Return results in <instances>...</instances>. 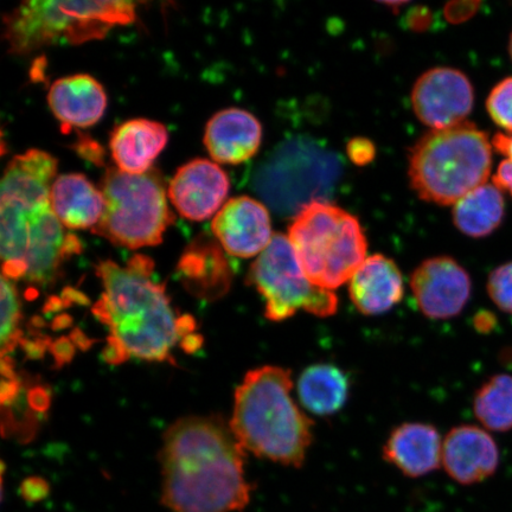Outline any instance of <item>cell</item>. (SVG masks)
I'll list each match as a JSON object with an SVG mask.
<instances>
[{"instance_id":"30bf717a","label":"cell","mask_w":512,"mask_h":512,"mask_svg":"<svg viewBox=\"0 0 512 512\" xmlns=\"http://www.w3.org/2000/svg\"><path fill=\"white\" fill-rule=\"evenodd\" d=\"M411 288L419 309L430 319L460 315L471 298L470 274L450 256L427 259L412 273Z\"/></svg>"},{"instance_id":"3957f363","label":"cell","mask_w":512,"mask_h":512,"mask_svg":"<svg viewBox=\"0 0 512 512\" xmlns=\"http://www.w3.org/2000/svg\"><path fill=\"white\" fill-rule=\"evenodd\" d=\"M291 370L265 366L249 371L235 392L230 430L245 450L285 466H303L313 421L292 396Z\"/></svg>"},{"instance_id":"9a60e30c","label":"cell","mask_w":512,"mask_h":512,"mask_svg":"<svg viewBox=\"0 0 512 512\" xmlns=\"http://www.w3.org/2000/svg\"><path fill=\"white\" fill-rule=\"evenodd\" d=\"M443 444L437 428L424 422H406L390 432L383 458L403 475L419 478L443 465Z\"/></svg>"},{"instance_id":"ffe728a7","label":"cell","mask_w":512,"mask_h":512,"mask_svg":"<svg viewBox=\"0 0 512 512\" xmlns=\"http://www.w3.org/2000/svg\"><path fill=\"white\" fill-rule=\"evenodd\" d=\"M57 160L48 152L29 150L10 160L0 185V201L38 206L49 201Z\"/></svg>"},{"instance_id":"d4e9b609","label":"cell","mask_w":512,"mask_h":512,"mask_svg":"<svg viewBox=\"0 0 512 512\" xmlns=\"http://www.w3.org/2000/svg\"><path fill=\"white\" fill-rule=\"evenodd\" d=\"M19 322H21V304H19L17 288L10 279L3 277L2 329H0L3 357L14 350L21 341L22 332L19 330Z\"/></svg>"},{"instance_id":"2e32d148","label":"cell","mask_w":512,"mask_h":512,"mask_svg":"<svg viewBox=\"0 0 512 512\" xmlns=\"http://www.w3.org/2000/svg\"><path fill=\"white\" fill-rule=\"evenodd\" d=\"M349 296L364 316H380L394 309L405 296L400 268L382 254L369 256L352 275Z\"/></svg>"},{"instance_id":"4dcf8cb0","label":"cell","mask_w":512,"mask_h":512,"mask_svg":"<svg viewBox=\"0 0 512 512\" xmlns=\"http://www.w3.org/2000/svg\"><path fill=\"white\" fill-rule=\"evenodd\" d=\"M497 323L496 316L490 311H479L473 319V325L480 334H490L495 330Z\"/></svg>"},{"instance_id":"6da1fadb","label":"cell","mask_w":512,"mask_h":512,"mask_svg":"<svg viewBox=\"0 0 512 512\" xmlns=\"http://www.w3.org/2000/svg\"><path fill=\"white\" fill-rule=\"evenodd\" d=\"M246 450L220 418L178 420L164 434L162 502L170 512H238L251 501Z\"/></svg>"},{"instance_id":"1f68e13d","label":"cell","mask_w":512,"mask_h":512,"mask_svg":"<svg viewBox=\"0 0 512 512\" xmlns=\"http://www.w3.org/2000/svg\"><path fill=\"white\" fill-rule=\"evenodd\" d=\"M23 495L28 499H41L47 495V483L38 478H30L23 484Z\"/></svg>"},{"instance_id":"7402d4cb","label":"cell","mask_w":512,"mask_h":512,"mask_svg":"<svg viewBox=\"0 0 512 512\" xmlns=\"http://www.w3.org/2000/svg\"><path fill=\"white\" fill-rule=\"evenodd\" d=\"M298 398L307 412L330 416L349 399L350 380L345 371L330 363L312 364L299 376Z\"/></svg>"},{"instance_id":"d6a6232c","label":"cell","mask_w":512,"mask_h":512,"mask_svg":"<svg viewBox=\"0 0 512 512\" xmlns=\"http://www.w3.org/2000/svg\"><path fill=\"white\" fill-rule=\"evenodd\" d=\"M53 354L57 362L66 363L72 360L74 348L67 338H61L60 341L54 344Z\"/></svg>"},{"instance_id":"7c38bea8","label":"cell","mask_w":512,"mask_h":512,"mask_svg":"<svg viewBox=\"0 0 512 512\" xmlns=\"http://www.w3.org/2000/svg\"><path fill=\"white\" fill-rule=\"evenodd\" d=\"M211 229L227 253L242 259L260 255L274 235L267 208L248 196L235 197L224 204Z\"/></svg>"},{"instance_id":"e575fe53","label":"cell","mask_w":512,"mask_h":512,"mask_svg":"<svg viewBox=\"0 0 512 512\" xmlns=\"http://www.w3.org/2000/svg\"><path fill=\"white\" fill-rule=\"evenodd\" d=\"M31 405L38 411H43L48 406V394L44 389H36L31 393Z\"/></svg>"},{"instance_id":"83f0119b","label":"cell","mask_w":512,"mask_h":512,"mask_svg":"<svg viewBox=\"0 0 512 512\" xmlns=\"http://www.w3.org/2000/svg\"><path fill=\"white\" fill-rule=\"evenodd\" d=\"M492 146L504 157L498 165L494 184L498 189L509 192L512 197V133H498L492 139Z\"/></svg>"},{"instance_id":"4316f807","label":"cell","mask_w":512,"mask_h":512,"mask_svg":"<svg viewBox=\"0 0 512 512\" xmlns=\"http://www.w3.org/2000/svg\"><path fill=\"white\" fill-rule=\"evenodd\" d=\"M486 290L492 303L512 316V261L505 262L490 273Z\"/></svg>"},{"instance_id":"ba28073f","label":"cell","mask_w":512,"mask_h":512,"mask_svg":"<svg viewBox=\"0 0 512 512\" xmlns=\"http://www.w3.org/2000/svg\"><path fill=\"white\" fill-rule=\"evenodd\" d=\"M248 281L264 297L265 315L272 322H284L299 311L326 318L338 310L334 291L311 283L284 234L273 235L249 271Z\"/></svg>"},{"instance_id":"484cf974","label":"cell","mask_w":512,"mask_h":512,"mask_svg":"<svg viewBox=\"0 0 512 512\" xmlns=\"http://www.w3.org/2000/svg\"><path fill=\"white\" fill-rule=\"evenodd\" d=\"M486 110L497 126L512 133V76L492 88L486 100Z\"/></svg>"},{"instance_id":"4fadbf2b","label":"cell","mask_w":512,"mask_h":512,"mask_svg":"<svg viewBox=\"0 0 512 512\" xmlns=\"http://www.w3.org/2000/svg\"><path fill=\"white\" fill-rule=\"evenodd\" d=\"M229 185V178L219 165L198 158L178 169L171 179L169 197L184 219L204 221L222 207Z\"/></svg>"},{"instance_id":"9c48e42d","label":"cell","mask_w":512,"mask_h":512,"mask_svg":"<svg viewBox=\"0 0 512 512\" xmlns=\"http://www.w3.org/2000/svg\"><path fill=\"white\" fill-rule=\"evenodd\" d=\"M473 102L475 92L471 81L460 70L450 67L427 70L412 91L416 117L433 130L465 123Z\"/></svg>"},{"instance_id":"d590c367","label":"cell","mask_w":512,"mask_h":512,"mask_svg":"<svg viewBox=\"0 0 512 512\" xmlns=\"http://www.w3.org/2000/svg\"><path fill=\"white\" fill-rule=\"evenodd\" d=\"M509 53H510V56L512 59V32H511L510 41H509Z\"/></svg>"},{"instance_id":"44dd1931","label":"cell","mask_w":512,"mask_h":512,"mask_svg":"<svg viewBox=\"0 0 512 512\" xmlns=\"http://www.w3.org/2000/svg\"><path fill=\"white\" fill-rule=\"evenodd\" d=\"M49 201L64 228L94 229L104 215V194L81 174L56 177L51 185Z\"/></svg>"},{"instance_id":"836d02e7","label":"cell","mask_w":512,"mask_h":512,"mask_svg":"<svg viewBox=\"0 0 512 512\" xmlns=\"http://www.w3.org/2000/svg\"><path fill=\"white\" fill-rule=\"evenodd\" d=\"M81 143L79 152L82 153L87 159L93 160L94 163L98 164L101 162L102 151H98V145L94 142H79Z\"/></svg>"},{"instance_id":"cb8c5ba5","label":"cell","mask_w":512,"mask_h":512,"mask_svg":"<svg viewBox=\"0 0 512 512\" xmlns=\"http://www.w3.org/2000/svg\"><path fill=\"white\" fill-rule=\"evenodd\" d=\"M473 413L486 431H512V376L497 374L486 380L473 399Z\"/></svg>"},{"instance_id":"d6986e66","label":"cell","mask_w":512,"mask_h":512,"mask_svg":"<svg viewBox=\"0 0 512 512\" xmlns=\"http://www.w3.org/2000/svg\"><path fill=\"white\" fill-rule=\"evenodd\" d=\"M163 124L149 119H132L114 128L110 140L112 158L126 174L143 175L168 144Z\"/></svg>"},{"instance_id":"8fae6325","label":"cell","mask_w":512,"mask_h":512,"mask_svg":"<svg viewBox=\"0 0 512 512\" xmlns=\"http://www.w3.org/2000/svg\"><path fill=\"white\" fill-rule=\"evenodd\" d=\"M82 245L75 235L67 233L57 219L50 201L28 211L27 251L24 262L28 272L25 279L32 284H53L60 274L63 261L81 252Z\"/></svg>"},{"instance_id":"f1b7e54d","label":"cell","mask_w":512,"mask_h":512,"mask_svg":"<svg viewBox=\"0 0 512 512\" xmlns=\"http://www.w3.org/2000/svg\"><path fill=\"white\" fill-rule=\"evenodd\" d=\"M349 157L357 165H366L375 157V146L368 139L355 138L348 145Z\"/></svg>"},{"instance_id":"277c9868","label":"cell","mask_w":512,"mask_h":512,"mask_svg":"<svg viewBox=\"0 0 512 512\" xmlns=\"http://www.w3.org/2000/svg\"><path fill=\"white\" fill-rule=\"evenodd\" d=\"M492 143L476 125L462 123L432 130L409 153V179L422 200L450 206L486 184Z\"/></svg>"},{"instance_id":"5bb4252c","label":"cell","mask_w":512,"mask_h":512,"mask_svg":"<svg viewBox=\"0 0 512 512\" xmlns=\"http://www.w3.org/2000/svg\"><path fill=\"white\" fill-rule=\"evenodd\" d=\"M443 466L454 482L473 485L494 476L499 450L484 428L462 425L452 428L443 444Z\"/></svg>"},{"instance_id":"7a4b0ae2","label":"cell","mask_w":512,"mask_h":512,"mask_svg":"<svg viewBox=\"0 0 512 512\" xmlns=\"http://www.w3.org/2000/svg\"><path fill=\"white\" fill-rule=\"evenodd\" d=\"M153 262L134 256L125 268L102 261L96 273L105 287L94 315L110 326L112 337L128 355L145 361H172L170 351L179 337V319L164 286L153 283Z\"/></svg>"},{"instance_id":"5b68a950","label":"cell","mask_w":512,"mask_h":512,"mask_svg":"<svg viewBox=\"0 0 512 512\" xmlns=\"http://www.w3.org/2000/svg\"><path fill=\"white\" fill-rule=\"evenodd\" d=\"M136 18V3L51 2L34 0L19 4L4 17V40L11 54L27 55L54 44H81L100 40L115 25Z\"/></svg>"},{"instance_id":"8992f818","label":"cell","mask_w":512,"mask_h":512,"mask_svg":"<svg viewBox=\"0 0 512 512\" xmlns=\"http://www.w3.org/2000/svg\"><path fill=\"white\" fill-rule=\"evenodd\" d=\"M288 239L306 277L324 290L349 283L367 259L360 221L329 202L305 204L288 228Z\"/></svg>"},{"instance_id":"f546056e","label":"cell","mask_w":512,"mask_h":512,"mask_svg":"<svg viewBox=\"0 0 512 512\" xmlns=\"http://www.w3.org/2000/svg\"><path fill=\"white\" fill-rule=\"evenodd\" d=\"M478 5V3H451L447 5L445 15L451 22H463L475 14Z\"/></svg>"},{"instance_id":"ac0fdd59","label":"cell","mask_w":512,"mask_h":512,"mask_svg":"<svg viewBox=\"0 0 512 512\" xmlns=\"http://www.w3.org/2000/svg\"><path fill=\"white\" fill-rule=\"evenodd\" d=\"M48 104L63 130L69 132L72 127L87 128L98 123L106 111L107 95L93 76L76 74L50 86Z\"/></svg>"},{"instance_id":"52a82bcc","label":"cell","mask_w":512,"mask_h":512,"mask_svg":"<svg viewBox=\"0 0 512 512\" xmlns=\"http://www.w3.org/2000/svg\"><path fill=\"white\" fill-rule=\"evenodd\" d=\"M105 210L93 233L120 247L157 246L174 222L163 177L157 170L131 175L107 169L101 182Z\"/></svg>"},{"instance_id":"e0dca14e","label":"cell","mask_w":512,"mask_h":512,"mask_svg":"<svg viewBox=\"0 0 512 512\" xmlns=\"http://www.w3.org/2000/svg\"><path fill=\"white\" fill-rule=\"evenodd\" d=\"M261 139L260 121L252 113L227 108L209 120L204 145L215 162L236 165L258 152Z\"/></svg>"},{"instance_id":"603a6c76","label":"cell","mask_w":512,"mask_h":512,"mask_svg":"<svg viewBox=\"0 0 512 512\" xmlns=\"http://www.w3.org/2000/svg\"><path fill=\"white\" fill-rule=\"evenodd\" d=\"M504 215V196L495 184L480 185L459 200L453 210L456 227L475 239L494 233L501 226Z\"/></svg>"}]
</instances>
